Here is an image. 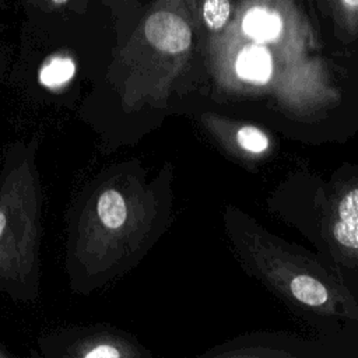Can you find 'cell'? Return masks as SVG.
Listing matches in <instances>:
<instances>
[{"label":"cell","mask_w":358,"mask_h":358,"mask_svg":"<svg viewBox=\"0 0 358 358\" xmlns=\"http://www.w3.org/2000/svg\"><path fill=\"white\" fill-rule=\"evenodd\" d=\"M24 145H8L0 159V295L24 299L32 270V187Z\"/></svg>","instance_id":"1"},{"label":"cell","mask_w":358,"mask_h":358,"mask_svg":"<svg viewBox=\"0 0 358 358\" xmlns=\"http://www.w3.org/2000/svg\"><path fill=\"white\" fill-rule=\"evenodd\" d=\"M333 235L345 248L358 246V189H351L338 204V221L333 227Z\"/></svg>","instance_id":"2"},{"label":"cell","mask_w":358,"mask_h":358,"mask_svg":"<svg viewBox=\"0 0 358 358\" xmlns=\"http://www.w3.org/2000/svg\"><path fill=\"white\" fill-rule=\"evenodd\" d=\"M234 0H194L190 8L192 21L200 22L213 34L221 32L232 18Z\"/></svg>","instance_id":"3"},{"label":"cell","mask_w":358,"mask_h":358,"mask_svg":"<svg viewBox=\"0 0 358 358\" xmlns=\"http://www.w3.org/2000/svg\"><path fill=\"white\" fill-rule=\"evenodd\" d=\"M98 215L105 227L115 229L124 224L127 217L126 201L123 196L113 189L105 190L98 200Z\"/></svg>","instance_id":"4"},{"label":"cell","mask_w":358,"mask_h":358,"mask_svg":"<svg viewBox=\"0 0 358 358\" xmlns=\"http://www.w3.org/2000/svg\"><path fill=\"white\" fill-rule=\"evenodd\" d=\"M76 67L71 59L64 56H53L48 59L38 73V81L46 88H57L71 80Z\"/></svg>","instance_id":"5"},{"label":"cell","mask_w":358,"mask_h":358,"mask_svg":"<svg viewBox=\"0 0 358 358\" xmlns=\"http://www.w3.org/2000/svg\"><path fill=\"white\" fill-rule=\"evenodd\" d=\"M291 292L292 295L301 301L305 305L309 306H319L323 305L327 298V289L326 287L317 281L316 278L310 277V275H296L291 280L289 284Z\"/></svg>","instance_id":"6"},{"label":"cell","mask_w":358,"mask_h":358,"mask_svg":"<svg viewBox=\"0 0 358 358\" xmlns=\"http://www.w3.org/2000/svg\"><path fill=\"white\" fill-rule=\"evenodd\" d=\"M324 10L347 34H355L358 27V0H322Z\"/></svg>","instance_id":"7"},{"label":"cell","mask_w":358,"mask_h":358,"mask_svg":"<svg viewBox=\"0 0 358 358\" xmlns=\"http://www.w3.org/2000/svg\"><path fill=\"white\" fill-rule=\"evenodd\" d=\"M236 140L242 148L250 152H263L268 147L266 134L253 126L241 127L236 133Z\"/></svg>","instance_id":"8"},{"label":"cell","mask_w":358,"mask_h":358,"mask_svg":"<svg viewBox=\"0 0 358 358\" xmlns=\"http://www.w3.org/2000/svg\"><path fill=\"white\" fill-rule=\"evenodd\" d=\"M85 358H116L120 357V352L112 345H98L94 350L84 354Z\"/></svg>","instance_id":"9"},{"label":"cell","mask_w":358,"mask_h":358,"mask_svg":"<svg viewBox=\"0 0 358 358\" xmlns=\"http://www.w3.org/2000/svg\"><path fill=\"white\" fill-rule=\"evenodd\" d=\"M48 3L52 7H62V6H66L69 3V0H48Z\"/></svg>","instance_id":"10"},{"label":"cell","mask_w":358,"mask_h":358,"mask_svg":"<svg viewBox=\"0 0 358 358\" xmlns=\"http://www.w3.org/2000/svg\"><path fill=\"white\" fill-rule=\"evenodd\" d=\"M4 70H6V59H4L3 55H0V81H1V78H3Z\"/></svg>","instance_id":"11"},{"label":"cell","mask_w":358,"mask_h":358,"mask_svg":"<svg viewBox=\"0 0 358 358\" xmlns=\"http://www.w3.org/2000/svg\"><path fill=\"white\" fill-rule=\"evenodd\" d=\"M10 355H11V354L0 345V357H10Z\"/></svg>","instance_id":"12"},{"label":"cell","mask_w":358,"mask_h":358,"mask_svg":"<svg viewBox=\"0 0 358 358\" xmlns=\"http://www.w3.org/2000/svg\"><path fill=\"white\" fill-rule=\"evenodd\" d=\"M183 1H185L186 7H187V10H189V13H190V8H192V6H193V1H194V0H183Z\"/></svg>","instance_id":"13"}]
</instances>
